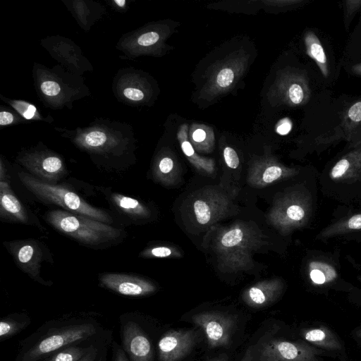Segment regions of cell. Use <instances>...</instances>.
<instances>
[{
    "label": "cell",
    "instance_id": "d4e9b609",
    "mask_svg": "<svg viewBox=\"0 0 361 361\" xmlns=\"http://www.w3.org/2000/svg\"><path fill=\"white\" fill-rule=\"evenodd\" d=\"M30 323L31 319L26 313H12L3 317L0 322V341L18 334Z\"/></svg>",
    "mask_w": 361,
    "mask_h": 361
},
{
    "label": "cell",
    "instance_id": "bcb514c9",
    "mask_svg": "<svg viewBox=\"0 0 361 361\" xmlns=\"http://www.w3.org/2000/svg\"><path fill=\"white\" fill-rule=\"evenodd\" d=\"M351 71L355 75L361 76V63L353 65L351 67Z\"/></svg>",
    "mask_w": 361,
    "mask_h": 361
},
{
    "label": "cell",
    "instance_id": "836d02e7",
    "mask_svg": "<svg viewBox=\"0 0 361 361\" xmlns=\"http://www.w3.org/2000/svg\"><path fill=\"white\" fill-rule=\"evenodd\" d=\"M345 4V23L346 27L355 16L361 8V0H348Z\"/></svg>",
    "mask_w": 361,
    "mask_h": 361
},
{
    "label": "cell",
    "instance_id": "4fadbf2b",
    "mask_svg": "<svg viewBox=\"0 0 361 361\" xmlns=\"http://www.w3.org/2000/svg\"><path fill=\"white\" fill-rule=\"evenodd\" d=\"M298 171L288 167L272 157H260L251 164L247 181L255 188H263L278 180L295 176Z\"/></svg>",
    "mask_w": 361,
    "mask_h": 361
},
{
    "label": "cell",
    "instance_id": "484cf974",
    "mask_svg": "<svg viewBox=\"0 0 361 361\" xmlns=\"http://www.w3.org/2000/svg\"><path fill=\"white\" fill-rule=\"evenodd\" d=\"M111 200L120 211L130 217L147 219L151 215L148 207L136 199L119 193H114L111 195Z\"/></svg>",
    "mask_w": 361,
    "mask_h": 361
},
{
    "label": "cell",
    "instance_id": "d6a6232c",
    "mask_svg": "<svg viewBox=\"0 0 361 361\" xmlns=\"http://www.w3.org/2000/svg\"><path fill=\"white\" fill-rule=\"evenodd\" d=\"M107 140L106 135L102 131H92L85 137V143L91 147H99L102 146Z\"/></svg>",
    "mask_w": 361,
    "mask_h": 361
},
{
    "label": "cell",
    "instance_id": "7a4b0ae2",
    "mask_svg": "<svg viewBox=\"0 0 361 361\" xmlns=\"http://www.w3.org/2000/svg\"><path fill=\"white\" fill-rule=\"evenodd\" d=\"M263 244V233L250 224L238 221L223 228L213 243L219 269L235 272L250 269L253 253Z\"/></svg>",
    "mask_w": 361,
    "mask_h": 361
},
{
    "label": "cell",
    "instance_id": "f546056e",
    "mask_svg": "<svg viewBox=\"0 0 361 361\" xmlns=\"http://www.w3.org/2000/svg\"><path fill=\"white\" fill-rule=\"evenodd\" d=\"M97 343L69 346L55 353L42 361H78Z\"/></svg>",
    "mask_w": 361,
    "mask_h": 361
},
{
    "label": "cell",
    "instance_id": "60d3db41",
    "mask_svg": "<svg viewBox=\"0 0 361 361\" xmlns=\"http://www.w3.org/2000/svg\"><path fill=\"white\" fill-rule=\"evenodd\" d=\"M123 94L128 99L133 101L142 100L145 96L142 90L133 87L125 88L123 90Z\"/></svg>",
    "mask_w": 361,
    "mask_h": 361
},
{
    "label": "cell",
    "instance_id": "d6986e66",
    "mask_svg": "<svg viewBox=\"0 0 361 361\" xmlns=\"http://www.w3.org/2000/svg\"><path fill=\"white\" fill-rule=\"evenodd\" d=\"M340 126L344 140L350 147L355 148L361 145V100L354 102L343 111Z\"/></svg>",
    "mask_w": 361,
    "mask_h": 361
},
{
    "label": "cell",
    "instance_id": "5b68a950",
    "mask_svg": "<svg viewBox=\"0 0 361 361\" xmlns=\"http://www.w3.org/2000/svg\"><path fill=\"white\" fill-rule=\"evenodd\" d=\"M311 213L309 195L300 190H293L274 202L267 215V221L281 233L288 234L306 225Z\"/></svg>",
    "mask_w": 361,
    "mask_h": 361
},
{
    "label": "cell",
    "instance_id": "e575fe53",
    "mask_svg": "<svg viewBox=\"0 0 361 361\" xmlns=\"http://www.w3.org/2000/svg\"><path fill=\"white\" fill-rule=\"evenodd\" d=\"M224 157L226 165L231 169H236L240 164L239 157L234 149L226 147L224 149Z\"/></svg>",
    "mask_w": 361,
    "mask_h": 361
},
{
    "label": "cell",
    "instance_id": "e0dca14e",
    "mask_svg": "<svg viewBox=\"0 0 361 361\" xmlns=\"http://www.w3.org/2000/svg\"><path fill=\"white\" fill-rule=\"evenodd\" d=\"M25 165L35 178L51 184L59 180L66 173L62 160L56 156L36 157L27 161Z\"/></svg>",
    "mask_w": 361,
    "mask_h": 361
},
{
    "label": "cell",
    "instance_id": "b9f144b4",
    "mask_svg": "<svg viewBox=\"0 0 361 361\" xmlns=\"http://www.w3.org/2000/svg\"><path fill=\"white\" fill-rule=\"evenodd\" d=\"M291 128L290 123L287 119H283L276 126V130L280 135L287 134Z\"/></svg>",
    "mask_w": 361,
    "mask_h": 361
},
{
    "label": "cell",
    "instance_id": "ac0fdd59",
    "mask_svg": "<svg viewBox=\"0 0 361 361\" xmlns=\"http://www.w3.org/2000/svg\"><path fill=\"white\" fill-rule=\"evenodd\" d=\"M331 180L352 182L361 176V145L343 156L329 172Z\"/></svg>",
    "mask_w": 361,
    "mask_h": 361
},
{
    "label": "cell",
    "instance_id": "9a60e30c",
    "mask_svg": "<svg viewBox=\"0 0 361 361\" xmlns=\"http://www.w3.org/2000/svg\"><path fill=\"white\" fill-rule=\"evenodd\" d=\"M8 247L18 267L32 279H39L43 254L38 243L34 240L14 241Z\"/></svg>",
    "mask_w": 361,
    "mask_h": 361
},
{
    "label": "cell",
    "instance_id": "7c38bea8",
    "mask_svg": "<svg viewBox=\"0 0 361 361\" xmlns=\"http://www.w3.org/2000/svg\"><path fill=\"white\" fill-rule=\"evenodd\" d=\"M196 343L197 334L194 330H169L158 341V360L178 361L191 352Z\"/></svg>",
    "mask_w": 361,
    "mask_h": 361
},
{
    "label": "cell",
    "instance_id": "74e56055",
    "mask_svg": "<svg viewBox=\"0 0 361 361\" xmlns=\"http://www.w3.org/2000/svg\"><path fill=\"white\" fill-rule=\"evenodd\" d=\"M160 36L157 32H148L140 35L137 39V43L142 47H148L155 44L159 40Z\"/></svg>",
    "mask_w": 361,
    "mask_h": 361
},
{
    "label": "cell",
    "instance_id": "3957f363",
    "mask_svg": "<svg viewBox=\"0 0 361 361\" xmlns=\"http://www.w3.org/2000/svg\"><path fill=\"white\" fill-rule=\"evenodd\" d=\"M19 178L25 187L39 200L57 204L66 211L110 224L111 218L105 211L92 206L74 192L61 185L44 182L35 176L21 172Z\"/></svg>",
    "mask_w": 361,
    "mask_h": 361
},
{
    "label": "cell",
    "instance_id": "ee69618b",
    "mask_svg": "<svg viewBox=\"0 0 361 361\" xmlns=\"http://www.w3.org/2000/svg\"><path fill=\"white\" fill-rule=\"evenodd\" d=\"M240 361H254L253 347H249Z\"/></svg>",
    "mask_w": 361,
    "mask_h": 361
},
{
    "label": "cell",
    "instance_id": "cb8c5ba5",
    "mask_svg": "<svg viewBox=\"0 0 361 361\" xmlns=\"http://www.w3.org/2000/svg\"><path fill=\"white\" fill-rule=\"evenodd\" d=\"M153 174L154 178L162 184H175L180 176L176 159L169 154L161 157L156 163Z\"/></svg>",
    "mask_w": 361,
    "mask_h": 361
},
{
    "label": "cell",
    "instance_id": "44dd1931",
    "mask_svg": "<svg viewBox=\"0 0 361 361\" xmlns=\"http://www.w3.org/2000/svg\"><path fill=\"white\" fill-rule=\"evenodd\" d=\"M177 138L183 152L197 170L209 174L214 172L215 164L214 160L200 157L195 152L192 145L188 140V127L186 124H183L180 127Z\"/></svg>",
    "mask_w": 361,
    "mask_h": 361
},
{
    "label": "cell",
    "instance_id": "ba28073f",
    "mask_svg": "<svg viewBox=\"0 0 361 361\" xmlns=\"http://www.w3.org/2000/svg\"><path fill=\"white\" fill-rule=\"evenodd\" d=\"M230 205V199L226 194L216 189L206 188L192 196L189 212L197 225L207 227L224 218Z\"/></svg>",
    "mask_w": 361,
    "mask_h": 361
},
{
    "label": "cell",
    "instance_id": "6da1fadb",
    "mask_svg": "<svg viewBox=\"0 0 361 361\" xmlns=\"http://www.w3.org/2000/svg\"><path fill=\"white\" fill-rule=\"evenodd\" d=\"M102 323L91 313L69 314L47 322L23 341L15 361H42L75 345H91L107 340Z\"/></svg>",
    "mask_w": 361,
    "mask_h": 361
},
{
    "label": "cell",
    "instance_id": "8992f818",
    "mask_svg": "<svg viewBox=\"0 0 361 361\" xmlns=\"http://www.w3.org/2000/svg\"><path fill=\"white\" fill-rule=\"evenodd\" d=\"M271 100L291 107L306 104L311 98L308 77L303 71L286 68L278 73L269 94Z\"/></svg>",
    "mask_w": 361,
    "mask_h": 361
},
{
    "label": "cell",
    "instance_id": "4dcf8cb0",
    "mask_svg": "<svg viewBox=\"0 0 361 361\" xmlns=\"http://www.w3.org/2000/svg\"><path fill=\"white\" fill-rule=\"evenodd\" d=\"M142 257L145 258H164L170 257H178L180 254L174 247L169 246H157L152 247L144 250L140 255Z\"/></svg>",
    "mask_w": 361,
    "mask_h": 361
},
{
    "label": "cell",
    "instance_id": "c3c4849f",
    "mask_svg": "<svg viewBox=\"0 0 361 361\" xmlns=\"http://www.w3.org/2000/svg\"><path fill=\"white\" fill-rule=\"evenodd\" d=\"M115 3L117 4L120 6H123L126 4L125 0H115Z\"/></svg>",
    "mask_w": 361,
    "mask_h": 361
},
{
    "label": "cell",
    "instance_id": "277c9868",
    "mask_svg": "<svg viewBox=\"0 0 361 361\" xmlns=\"http://www.w3.org/2000/svg\"><path fill=\"white\" fill-rule=\"evenodd\" d=\"M46 219L56 230L87 245L105 243L121 235L119 229L107 224L66 210L50 211Z\"/></svg>",
    "mask_w": 361,
    "mask_h": 361
},
{
    "label": "cell",
    "instance_id": "30bf717a",
    "mask_svg": "<svg viewBox=\"0 0 361 361\" xmlns=\"http://www.w3.org/2000/svg\"><path fill=\"white\" fill-rule=\"evenodd\" d=\"M322 353L305 342L271 338L262 343L257 361H319Z\"/></svg>",
    "mask_w": 361,
    "mask_h": 361
},
{
    "label": "cell",
    "instance_id": "2e32d148",
    "mask_svg": "<svg viewBox=\"0 0 361 361\" xmlns=\"http://www.w3.org/2000/svg\"><path fill=\"white\" fill-rule=\"evenodd\" d=\"M283 283L279 279L262 281L244 290V302L255 308L263 307L274 302L281 295Z\"/></svg>",
    "mask_w": 361,
    "mask_h": 361
},
{
    "label": "cell",
    "instance_id": "603a6c76",
    "mask_svg": "<svg viewBox=\"0 0 361 361\" xmlns=\"http://www.w3.org/2000/svg\"><path fill=\"white\" fill-rule=\"evenodd\" d=\"M304 43L308 56L314 60L322 75L325 78H328L329 69L327 56L317 35L311 30L306 32L304 35Z\"/></svg>",
    "mask_w": 361,
    "mask_h": 361
},
{
    "label": "cell",
    "instance_id": "8d00e7d4",
    "mask_svg": "<svg viewBox=\"0 0 361 361\" xmlns=\"http://www.w3.org/2000/svg\"><path fill=\"white\" fill-rule=\"evenodd\" d=\"M107 340L94 345L92 348L78 361H97L102 349L104 345L107 343Z\"/></svg>",
    "mask_w": 361,
    "mask_h": 361
},
{
    "label": "cell",
    "instance_id": "83f0119b",
    "mask_svg": "<svg viewBox=\"0 0 361 361\" xmlns=\"http://www.w3.org/2000/svg\"><path fill=\"white\" fill-rule=\"evenodd\" d=\"M307 271L311 282L319 286L330 283L338 276L335 267L323 261H311L308 264Z\"/></svg>",
    "mask_w": 361,
    "mask_h": 361
},
{
    "label": "cell",
    "instance_id": "52a82bcc",
    "mask_svg": "<svg viewBox=\"0 0 361 361\" xmlns=\"http://www.w3.org/2000/svg\"><path fill=\"white\" fill-rule=\"evenodd\" d=\"M121 346L130 361H154L151 338L134 313L120 316Z\"/></svg>",
    "mask_w": 361,
    "mask_h": 361
},
{
    "label": "cell",
    "instance_id": "681fc988",
    "mask_svg": "<svg viewBox=\"0 0 361 361\" xmlns=\"http://www.w3.org/2000/svg\"><path fill=\"white\" fill-rule=\"evenodd\" d=\"M355 336L361 339V329L355 331Z\"/></svg>",
    "mask_w": 361,
    "mask_h": 361
},
{
    "label": "cell",
    "instance_id": "d590c367",
    "mask_svg": "<svg viewBox=\"0 0 361 361\" xmlns=\"http://www.w3.org/2000/svg\"><path fill=\"white\" fill-rule=\"evenodd\" d=\"M14 106L26 119H32L37 113V109L35 106L23 102H15Z\"/></svg>",
    "mask_w": 361,
    "mask_h": 361
},
{
    "label": "cell",
    "instance_id": "ffe728a7",
    "mask_svg": "<svg viewBox=\"0 0 361 361\" xmlns=\"http://www.w3.org/2000/svg\"><path fill=\"white\" fill-rule=\"evenodd\" d=\"M0 213L1 217L13 221L25 224L28 220L25 207L4 180L0 182Z\"/></svg>",
    "mask_w": 361,
    "mask_h": 361
},
{
    "label": "cell",
    "instance_id": "7bdbcfd3",
    "mask_svg": "<svg viewBox=\"0 0 361 361\" xmlns=\"http://www.w3.org/2000/svg\"><path fill=\"white\" fill-rule=\"evenodd\" d=\"M13 121V115L7 111H1L0 113V125L5 126L10 124Z\"/></svg>",
    "mask_w": 361,
    "mask_h": 361
},
{
    "label": "cell",
    "instance_id": "f1b7e54d",
    "mask_svg": "<svg viewBox=\"0 0 361 361\" xmlns=\"http://www.w3.org/2000/svg\"><path fill=\"white\" fill-rule=\"evenodd\" d=\"M190 138L197 150L209 152L213 149L214 135L209 127L203 124H193L190 130Z\"/></svg>",
    "mask_w": 361,
    "mask_h": 361
},
{
    "label": "cell",
    "instance_id": "7dc6e473",
    "mask_svg": "<svg viewBox=\"0 0 361 361\" xmlns=\"http://www.w3.org/2000/svg\"><path fill=\"white\" fill-rule=\"evenodd\" d=\"M208 361H228V357L225 354L220 355L219 356L211 359Z\"/></svg>",
    "mask_w": 361,
    "mask_h": 361
},
{
    "label": "cell",
    "instance_id": "1f68e13d",
    "mask_svg": "<svg viewBox=\"0 0 361 361\" xmlns=\"http://www.w3.org/2000/svg\"><path fill=\"white\" fill-rule=\"evenodd\" d=\"M341 140H344V136L343 130L339 125L336 126L331 131L318 137L317 142L322 145H330Z\"/></svg>",
    "mask_w": 361,
    "mask_h": 361
},
{
    "label": "cell",
    "instance_id": "f35d334b",
    "mask_svg": "<svg viewBox=\"0 0 361 361\" xmlns=\"http://www.w3.org/2000/svg\"><path fill=\"white\" fill-rule=\"evenodd\" d=\"M41 90L46 95L56 96L60 92L61 87L56 82L47 80L42 83Z\"/></svg>",
    "mask_w": 361,
    "mask_h": 361
},
{
    "label": "cell",
    "instance_id": "8fae6325",
    "mask_svg": "<svg viewBox=\"0 0 361 361\" xmlns=\"http://www.w3.org/2000/svg\"><path fill=\"white\" fill-rule=\"evenodd\" d=\"M192 322L202 329L210 348L228 346L231 340L235 319L218 312H204L192 317Z\"/></svg>",
    "mask_w": 361,
    "mask_h": 361
},
{
    "label": "cell",
    "instance_id": "4316f807",
    "mask_svg": "<svg viewBox=\"0 0 361 361\" xmlns=\"http://www.w3.org/2000/svg\"><path fill=\"white\" fill-rule=\"evenodd\" d=\"M361 230V213L342 219L322 231L317 238H329Z\"/></svg>",
    "mask_w": 361,
    "mask_h": 361
},
{
    "label": "cell",
    "instance_id": "5bb4252c",
    "mask_svg": "<svg viewBox=\"0 0 361 361\" xmlns=\"http://www.w3.org/2000/svg\"><path fill=\"white\" fill-rule=\"evenodd\" d=\"M99 281L106 288L126 296H146L157 290L151 281L132 274L106 273L100 276Z\"/></svg>",
    "mask_w": 361,
    "mask_h": 361
},
{
    "label": "cell",
    "instance_id": "7402d4cb",
    "mask_svg": "<svg viewBox=\"0 0 361 361\" xmlns=\"http://www.w3.org/2000/svg\"><path fill=\"white\" fill-rule=\"evenodd\" d=\"M301 335L307 343L327 350H341L342 344L337 336L329 328L319 326L304 329Z\"/></svg>",
    "mask_w": 361,
    "mask_h": 361
},
{
    "label": "cell",
    "instance_id": "9c48e42d",
    "mask_svg": "<svg viewBox=\"0 0 361 361\" xmlns=\"http://www.w3.org/2000/svg\"><path fill=\"white\" fill-rule=\"evenodd\" d=\"M247 60V56L240 52L224 60L211 73L201 96L210 100L228 91L245 71Z\"/></svg>",
    "mask_w": 361,
    "mask_h": 361
},
{
    "label": "cell",
    "instance_id": "ab89813d",
    "mask_svg": "<svg viewBox=\"0 0 361 361\" xmlns=\"http://www.w3.org/2000/svg\"><path fill=\"white\" fill-rule=\"evenodd\" d=\"M112 357L111 361H130L121 345L118 344L115 341L111 342Z\"/></svg>",
    "mask_w": 361,
    "mask_h": 361
},
{
    "label": "cell",
    "instance_id": "f6af8a7d",
    "mask_svg": "<svg viewBox=\"0 0 361 361\" xmlns=\"http://www.w3.org/2000/svg\"><path fill=\"white\" fill-rule=\"evenodd\" d=\"M106 344H108V342L104 345L97 361H106V355H107V350H108Z\"/></svg>",
    "mask_w": 361,
    "mask_h": 361
}]
</instances>
